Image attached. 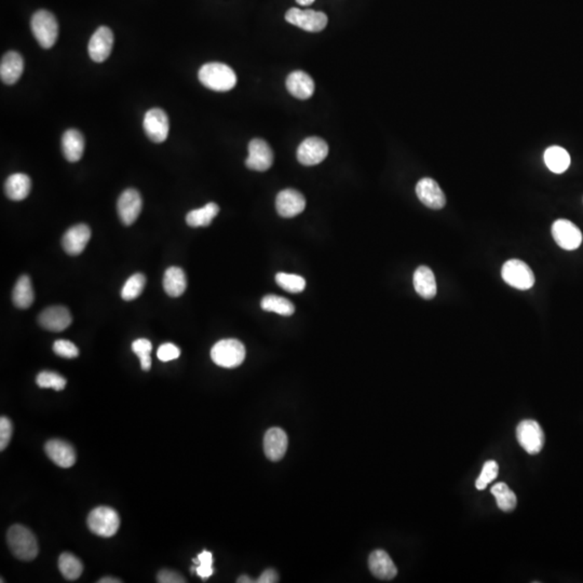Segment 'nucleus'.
Here are the masks:
<instances>
[{
    "label": "nucleus",
    "mask_w": 583,
    "mask_h": 583,
    "mask_svg": "<svg viewBox=\"0 0 583 583\" xmlns=\"http://www.w3.org/2000/svg\"><path fill=\"white\" fill-rule=\"evenodd\" d=\"M274 163V152L272 148L261 138H254L249 144V157L245 165L253 171L265 172Z\"/></svg>",
    "instance_id": "nucleus-10"
},
{
    "label": "nucleus",
    "mask_w": 583,
    "mask_h": 583,
    "mask_svg": "<svg viewBox=\"0 0 583 583\" xmlns=\"http://www.w3.org/2000/svg\"><path fill=\"white\" fill-rule=\"evenodd\" d=\"M492 494L496 498L499 509L502 510L503 512H511L517 507V496L507 484H495L492 487Z\"/></svg>",
    "instance_id": "nucleus-32"
},
{
    "label": "nucleus",
    "mask_w": 583,
    "mask_h": 583,
    "mask_svg": "<svg viewBox=\"0 0 583 583\" xmlns=\"http://www.w3.org/2000/svg\"><path fill=\"white\" fill-rule=\"evenodd\" d=\"M196 567H192V570H196L197 574L203 580L210 578L214 574L213 569V555L209 551H202L200 554L194 559Z\"/></svg>",
    "instance_id": "nucleus-38"
},
{
    "label": "nucleus",
    "mask_w": 583,
    "mask_h": 583,
    "mask_svg": "<svg viewBox=\"0 0 583 583\" xmlns=\"http://www.w3.org/2000/svg\"><path fill=\"white\" fill-rule=\"evenodd\" d=\"M552 236L562 249L572 251L578 249L582 243L580 229L567 220H557L552 225Z\"/></svg>",
    "instance_id": "nucleus-12"
},
{
    "label": "nucleus",
    "mask_w": 583,
    "mask_h": 583,
    "mask_svg": "<svg viewBox=\"0 0 583 583\" xmlns=\"http://www.w3.org/2000/svg\"><path fill=\"white\" fill-rule=\"evenodd\" d=\"M279 581V574L276 570L267 569L257 579V583H276Z\"/></svg>",
    "instance_id": "nucleus-44"
},
{
    "label": "nucleus",
    "mask_w": 583,
    "mask_h": 583,
    "mask_svg": "<svg viewBox=\"0 0 583 583\" xmlns=\"http://www.w3.org/2000/svg\"><path fill=\"white\" fill-rule=\"evenodd\" d=\"M287 89L294 98L307 100L314 94V83L311 77L304 71H293L287 76Z\"/></svg>",
    "instance_id": "nucleus-24"
},
{
    "label": "nucleus",
    "mask_w": 583,
    "mask_h": 583,
    "mask_svg": "<svg viewBox=\"0 0 583 583\" xmlns=\"http://www.w3.org/2000/svg\"><path fill=\"white\" fill-rule=\"evenodd\" d=\"M413 282L417 294L425 299H432L435 297L436 280L433 272L427 266H421L417 268L413 277Z\"/></svg>",
    "instance_id": "nucleus-25"
},
{
    "label": "nucleus",
    "mask_w": 583,
    "mask_h": 583,
    "mask_svg": "<svg viewBox=\"0 0 583 583\" xmlns=\"http://www.w3.org/2000/svg\"><path fill=\"white\" fill-rule=\"evenodd\" d=\"M31 29L36 41L43 49L56 45L58 37V20L47 10H39L31 16Z\"/></svg>",
    "instance_id": "nucleus-3"
},
{
    "label": "nucleus",
    "mask_w": 583,
    "mask_h": 583,
    "mask_svg": "<svg viewBox=\"0 0 583 583\" xmlns=\"http://www.w3.org/2000/svg\"><path fill=\"white\" fill-rule=\"evenodd\" d=\"M220 212L216 203L210 202L201 209L192 210L186 216V222L190 227H207L212 223Z\"/></svg>",
    "instance_id": "nucleus-30"
},
{
    "label": "nucleus",
    "mask_w": 583,
    "mask_h": 583,
    "mask_svg": "<svg viewBox=\"0 0 583 583\" xmlns=\"http://www.w3.org/2000/svg\"><path fill=\"white\" fill-rule=\"evenodd\" d=\"M132 350L140 358L142 370L146 371V372L150 371V368H152V358H150V352L153 350L152 343L148 339H136L132 344Z\"/></svg>",
    "instance_id": "nucleus-36"
},
{
    "label": "nucleus",
    "mask_w": 583,
    "mask_h": 583,
    "mask_svg": "<svg viewBox=\"0 0 583 583\" xmlns=\"http://www.w3.org/2000/svg\"><path fill=\"white\" fill-rule=\"evenodd\" d=\"M62 152L69 162L81 160L85 152V138L76 129H69L62 136Z\"/></svg>",
    "instance_id": "nucleus-22"
},
{
    "label": "nucleus",
    "mask_w": 583,
    "mask_h": 583,
    "mask_svg": "<svg viewBox=\"0 0 583 583\" xmlns=\"http://www.w3.org/2000/svg\"><path fill=\"white\" fill-rule=\"evenodd\" d=\"M211 358L216 366L222 368H238L244 361L245 348L237 339H223L212 348Z\"/></svg>",
    "instance_id": "nucleus-4"
},
{
    "label": "nucleus",
    "mask_w": 583,
    "mask_h": 583,
    "mask_svg": "<svg viewBox=\"0 0 583 583\" xmlns=\"http://www.w3.org/2000/svg\"><path fill=\"white\" fill-rule=\"evenodd\" d=\"M306 199L303 194L297 190H282L279 192L276 199V209L279 215L285 218L294 217L305 210Z\"/></svg>",
    "instance_id": "nucleus-16"
},
{
    "label": "nucleus",
    "mask_w": 583,
    "mask_h": 583,
    "mask_svg": "<svg viewBox=\"0 0 583 583\" xmlns=\"http://www.w3.org/2000/svg\"><path fill=\"white\" fill-rule=\"evenodd\" d=\"M46 454L50 460L61 468H71L76 463L74 448L62 440H50L45 445Z\"/></svg>",
    "instance_id": "nucleus-19"
},
{
    "label": "nucleus",
    "mask_w": 583,
    "mask_h": 583,
    "mask_svg": "<svg viewBox=\"0 0 583 583\" xmlns=\"http://www.w3.org/2000/svg\"><path fill=\"white\" fill-rule=\"evenodd\" d=\"M262 309L265 311L276 312L283 316H291L295 312V307L291 301L277 295H267L261 301Z\"/></svg>",
    "instance_id": "nucleus-33"
},
{
    "label": "nucleus",
    "mask_w": 583,
    "mask_h": 583,
    "mask_svg": "<svg viewBox=\"0 0 583 583\" xmlns=\"http://www.w3.org/2000/svg\"><path fill=\"white\" fill-rule=\"evenodd\" d=\"M287 433L280 428H272L266 432L264 438V450L266 456L272 461H278L284 457L287 450Z\"/></svg>",
    "instance_id": "nucleus-21"
},
{
    "label": "nucleus",
    "mask_w": 583,
    "mask_h": 583,
    "mask_svg": "<svg viewBox=\"0 0 583 583\" xmlns=\"http://www.w3.org/2000/svg\"><path fill=\"white\" fill-rule=\"evenodd\" d=\"M498 463H497L496 461H486L485 465H484L483 470H482L481 475H480V477L478 478L477 482H475V486H477L478 490H485V488L487 487L488 484L496 479L497 475H498Z\"/></svg>",
    "instance_id": "nucleus-39"
},
{
    "label": "nucleus",
    "mask_w": 583,
    "mask_h": 583,
    "mask_svg": "<svg viewBox=\"0 0 583 583\" xmlns=\"http://www.w3.org/2000/svg\"><path fill=\"white\" fill-rule=\"evenodd\" d=\"M87 523L89 530L96 536L109 538L118 532L120 517L113 507H98L89 513Z\"/></svg>",
    "instance_id": "nucleus-5"
},
{
    "label": "nucleus",
    "mask_w": 583,
    "mask_h": 583,
    "mask_svg": "<svg viewBox=\"0 0 583 583\" xmlns=\"http://www.w3.org/2000/svg\"><path fill=\"white\" fill-rule=\"evenodd\" d=\"M545 165L553 173H564L570 165V156L567 150L559 146H551L545 150Z\"/></svg>",
    "instance_id": "nucleus-28"
},
{
    "label": "nucleus",
    "mask_w": 583,
    "mask_h": 583,
    "mask_svg": "<svg viewBox=\"0 0 583 583\" xmlns=\"http://www.w3.org/2000/svg\"><path fill=\"white\" fill-rule=\"evenodd\" d=\"M36 383L38 385V387L43 388V389L52 388V389L56 390V391H61V390L66 387L67 381L64 377L61 376L58 373L43 371V372L39 373V374L37 375Z\"/></svg>",
    "instance_id": "nucleus-37"
},
{
    "label": "nucleus",
    "mask_w": 583,
    "mask_h": 583,
    "mask_svg": "<svg viewBox=\"0 0 583 583\" xmlns=\"http://www.w3.org/2000/svg\"><path fill=\"white\" fill-rule=\"evenodd\" d=\"M285 20L289 24L295 25L310 33L323 31L327 25L326 14L314 10H301L299 8L289 9L285 14Z\"/></svg>",
    "instance_id": "nucleus-8"
},
{
    "label": "nucleus",
    "mask_w": 583,
    "mask_h": 583,
    "mask_svg": "<svg viewBox=\"0 0 583 583\" xmlns=\"http://www.w3.org/2000/svg\"><path fill=\"white\" fill-rule=\"evenodd\" d=\"M58 569L67 580H77L83 572V562L71 553H62L58 557Z\"/></svg>",
    "instance_id": "nucleus-31"
},
{
    "label": "nucleus",
    "mask_w": 583,
    "mask_h": 583,
    "mask_svg": "<svg viewBox=\"0 0 583 583\" xmlns=\"http://www.w3.org/2000/svg\"><path fill=\"white\" fill-rule=\"evenodd\" d=\"M276 282L281 289L289 293H301L305 289L306 281L303 277L297 274H285L279 272L276 276Z\"/></svg>",
    "instance_id": "nucleus-35"
},
{
    "label": "nucleus",
    "mask_w": 583,
    "mask_h": 583,
    "mask_svg": "<svg viewBox=\"0 0 583 583\" xmlns=\"http://www.w3.org/2000/svg\"><path fill=\"white\" fill-rule=\"evenodd\" d=\"M143 201L140 192L134 188L125 190L117 203L119 217L123 225L130 226L138 220L142 211Z\"/></svg>",
    "instance_id": "nucleus-14"
},
{
    "label": "nucleus",
    "mask_w": 583,
    "mask_h": 583,
    "mask_svg": "<svg viewBox=\"0 0 583 583\" xmlns=\"http://www.w3.org/2000/svg\"><path fill=\"white\" fill-rule=\"evenodd\" d=\"M98 582L100 583H120L121 581L117 578H112V577H105V578L100 579L98 580Z\"/></svg>",
    "instance_id": "nucleus-45"
},
{
    "label": "nucleus",
    "mask_w": 583,
    "mask_h": 583,
    "mask_svg": "<svg viewBox=\"0 0 583 583\" xmlns=\"http://www.w3.org/2000/svg\"><path fill=\"white\" fill-rule=\"evenodd\" d=\"M14 305L20 309H27L33 301V289L29 276H21L16 281L12 293Z\"/></svg>",
    "instance_id": "nucleus-29"
},
{
    "label": "nucleus",
    "mask_w": 583,
    "mask_h": 583,
    "mask_svg": "<svg viewBox=\"0 0 583 583\" xmlns=\"http://www.w3.org/2000/svg\"><path fill=\"white\" fill-rule=\"evenodd\" d=\"M198 78L207 89L226 92L234 89L237 76L234 69L223 63H207L199 69Z\"/></svg>",
    "instance_id": "nucleus-1"
},
{
    "label": "nucleus",
    "mask_w": 583,
    "mask_h": 583,
    "mask_svg": "<svg viewBox=\"0 0 583 583\" xmlns=\"http://www.w3.org/2000/svg\"><path fill=\"white\" fill-rule=\"evenodd\" d=\"M503 280L510 287L526 291L532 289L535 284V274L530 266L520 259H510L501 270Z\"/></svg>",
    "instance_id": "nucleus-6"
},
{
    "label": "nucleus",
    "mask_w": 583,
    "mask_h": 583,
    "mask_svg": "<svg viewBox=\"0 0 583 583\" xmlns=\"http://www.w3.org/2000/svg\"><path fill=\"white\" fill-rule=\"evenodd\" d=\"M237 582H239V583H251V582H254V581L251 580V578H249V577H247V576H241V577H239L238 580H237Z\"/></svg>",
    "instance_id": "nucleus-46"
},
{
    "label": "nucleus",
    "mask_w": 583,
    "mask_h": 583,
    "mask_svg": "<svg viewBox=\"0 0 583 583\" xmlns=\"http://www.w3.org/2000/svg\"><path fill=\"white\" fill-rule=\"evenodd\" d=\"M329 155V146L322 138H308L299 145L297 159L304 165H316L322 162Z\"/></svg>",
    "instance_id": "nucleus-13"
},
{
    "label": "nucleus",
    "mask_w": 583,
    "mask_h": 583,
    "mask_svg": "<svg viewBox=\"0 0 583 583\" xmlns=\"http://www.w3.org/2000/svg\"><path fill=\"white\" fill-rule=\"evenodd\" d=\"M114 46V33L112 29L100 26L92 35L88 46L90 58L96 63H102L109 58Z\"/></svg>",
    "instance_id": "nucleus-11"
},
{
    "label": "nucleus",
    "mask_w": 583,
    "mask_h": 583,
    "mask_svg": "<svg viewBox=\"0 0 583 583\" xmlns=\"http://www.w3.org/2000/svg\"><path fill=\"white\" fill-rule=\"evenodd\" d=\"M31 190V180L26 174H12L6 180L5 192L8 198L14 201L24 200Z\"/></svg>",
    "instance_id": "nucleus-26"
},
{
    "label": "nucleus",
    "mask_w": 583,
    "mask_h": 583,
    "mask_svg": "<svg viewBox=\"0 0 583 583\" xmlns=\"http://www.w3.org/2000/svg\"><path fill=\"white\" fill-rule=\"evenodd\" d=\"M145 133L154 143H163L170 131V121L167 113L161 108H152L146 113L143 121Z\"/></svg>",
    "instance_id": "nucleus-9"
},
{
    "label": "nucleus",
    "mask_w": 583,
    "mask_h": 583,
    "mask_svg": "<svg viewBox=\"0 0 583 583\" xmlns=\"http://www.w3.org/2000/svg\"><path fill=\"white\" fill-rule=\"evenodd\" d=\"M368 567H370L371 572L381 580H391L398 574V569L393 561L383 550L374 551L370 555Z\"/></svg>",
    "instance_id": "nucleus-23"
},
{
    "label": "nucleus",
    "mask_w": 583,
    "mask_h": 583,
    "mask_svg": "<svg viewBox=\"0 0 583 583\" xmlns=\"http://www.w3.org/2000/svg\"><path fill=\"white\" fill-rule=\"evenodd\" d=\"M12 423L8 417L0 418V450H5L12 436Z\"/></svg>",
    "instance_id": "nucleus-41"
},
{
    "label": "nucleus",
    "mask_w": 583,
    "mask_h": 583,
    "mask_svg": "<svg viewBox=\"0 0 583 583\" xmlns=\"http://www.w3.org/2000/svg\"><path fill=\"white\" fill-rule=\"evenodd\" d=\"M416 194L419 200L430 209L441 210L445 207V195L439 184L432 178H421L417 183Z\"/></svg>",
    "instance_id": "nucleus-15"
},
{
    "label": "nucleus",
    "mask_w": 583,
    "mask_h": 583,
    "mask_svg": "<svg viewBox=\"0 0 583 583\" xmlns=\"http://www.w3.org/2000/svg\"><path fill=\"white\" fill-rule=\"evenodd\" d=\"M180 356V350L177 346L173 345L171 343L163 344L159 347L157 356L159 360L162 362H169V361L175 360Z\"/></svg>",
    "instance_id": "nucleus-42"
},
{
    "label": "nucleus",
    "mask_w": 583,
    "mask_h": 583,
    "mask_svg": "<svg viewBox=\"0 0 583 583\" xmlns=\"http://www.w3.org/2000/svg\"><path fill=\"white\" fill-rule=\"evenodd\" d=\"M39 324L51 332H62L71 325V314L67 308L63 306H53L41 312L38 318Z\"/></svg>",
    "instance_id": "nucleus-18"
},
{
    "label": "nucleus",
    "mask_w": 583,
    "mask_h": 583,
    "mask_svg": "<svg viewBox=\"0 0 583 583\" xmlns=\"http://www.w3.org/2000/svg\"><path fill=\"white\" fill-rule=\"evenodd\" d=\"M8 545L16 559L33 561L38 555V542L35 535L22 525H14L7 534Z\"/></svg>",
    "instance_id": "nucleus-2"
},
{
    "label": "nucleus",
    "mask_w": 583,
    "mask_h": 583,
    "mask_svg": "<svg viewBox=\"0 0 583 583\" xmlns=\"http://www.w3.org/2000/svg\"><path fill=\"white\" fill-rule=\"evenodd\" d=\"M54 354L65 358H74L79 356L78 348L75 344L65 339H60L53 344Z\"/></svg>",
    "instance_id": "nucleus-40"
},
{
    "label": "nucleus",
    "mask_w": 583,
    "mask_h": 583,
    "mask_svg": "<svg viewBox=\"0 0 583 583\" xmlns=\"http://www.w3.org/2000/svg\"><path fill=\"white\" fill-rule=\"evenodd\" d=\"M187 287L185 272L180 267H170L165 270L163 277V289L171 297H178L183 294Z\"/></svg>",
    "instance_id": "nucleus-27"
},
{
    "label": "nucleus",
    "mask_w": 583,
    "mask_h": 583,
    "mask_svg": "<svg viewBox=\"0 0 583 583\" xmlns=\"http://www.w3.org/2000/svg\"><path fill=\"white\" fill-rule=\"evenodd\" d=\"M157 580L160 583H184L186 582L185 579L182 574L178 572H172V570H161L157 576Z\"/></svg>",
    "instance_id": "nucleus-43"
},
{
    "label": "nucleus",
    "mask_w": 583,
    "mask_h": 583,
    "mask_svg": "<svg viewBox=\"0 0 583 583\" xmlns=\"http://www.w3.org/2000/svg\"><path fill=\"white\" fill-rule=\"evenodd\" d=\"M517 439L520 445L530 455H537L545 445V433L537 421H521L517 428Z\"/></svg>",
    "instance_id": "nucleus-7"
},
{
    "label": "nucleus",
    "mask_w": 583,
    "mask_h": 583,
    "mask_svg": "<svg viewBox=\"0 0 583 583\" xmlns=\"http://www.w3.org/2000/svg\"><path fill=\"white\" fill-rule=\"evenodd\" d=\"M91 238V229L86 224L73 226L65 232L63 237V249L68 255L77 257L85 251L88 242Z\"/></svg>",
    "instance_id": "nucleus-17"
},
{
    "label": "nucleus",
    "mask_w": 583,
    "mask_h": 583,
    "mask_svg": "<svg viewBox=\"0 0 583 583\" xmlns=\"http://www.w3.org/2000/svg\"><path fill=\"white\" fill-rule=\"evenodd\" d=\"M24 71V60L16 51H9L3 56L0 63V78L6 85L18 83Z\"/></svg>",
    "instance_id": "nucleus-20"
},
{
    "label": "nucleus",
    "mask_w": 583,
    "mask_h": 583,
    "mask_svg": "<svg viewBox=\"0 0 583 583\" xmlns=\"http://www.w3.org/2000/svg\"><path fill=\"white\" fill-rule=\"evenodd\" d=\"M145 283H146V278L144 274H135L128 279L127 282L123 285L121 289V297L125 301H134L138 299L142 292L144 291Z\"/></svg>",
    "instance_id": "nucleus-34"
},
{
    "label": "nucleus",
    "mask_w": 583,
    "mask_h": 583,
    "mask_svg": "<svg viewBox=\"0 0 583 583\" xmlns=\"http://www.w3.org/2000/svg\"><path fill=\"white\" fill-rule=\"evenodd\" d=\"M296 1L301 6H310L314 4V0H296Z\"/></svg>",
    "instance_id": "nucleus-47"
}]
</instances>
